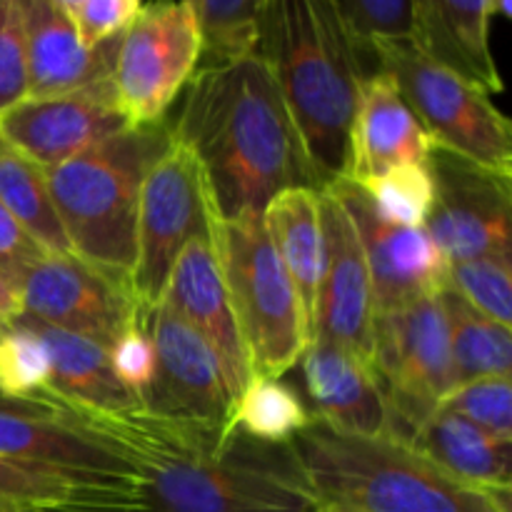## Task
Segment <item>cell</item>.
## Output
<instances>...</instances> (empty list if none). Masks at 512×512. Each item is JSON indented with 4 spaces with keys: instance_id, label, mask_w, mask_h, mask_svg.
<instances>
[{
    "instance_id": "obj_1",
    "label": "cell",
    "mask_w": 512,
    "mask_h": 512,
    "mask_svg": "<svg viewBox=\"0 0 512 512\" xmlns=\"http://www.w3.org/2000/svg\"><path fill=\"white\" fill-rule=\"evenodd\" d=\"M203 165L220 218L263 213L285 188H318L290 110L258 53L205 63L170 123Z\"/></svg>"
},
{
    "instance_id": "obj_2",
    "label": "cell",
    "mask_w": 512,
    "mask_h": 512,
    "mask_svg": "<svg viewBox=\"0 0 512 512\" xmlns=\"http://www.w3.org/2000/svg\"><path fill=\"white\" fill-rule=\"evenodd\" d=\"M255 53L278 83L320 188L345 178L360 85L373 63L335 0H265Z\"/></svg>"
},
{
    "instance_id": "obj_3",
    "label": "cell",
    "mask_w": 512,
    "mask_h": 512,
    "mask_svg": "<svg viewBox=\"0 0 512 512\" xmlns=\"http://www.w3.org/2000/svg\"><path fill=\"white\" fill-rule=\"evenodd\" d=\"M318 508L343 512H512L510 493L460 483L393 435H345L313 418L290 443Z\"/></svg>"
},
{
    "instance_id": "obj_4",
    "label": "cell",
    "mask_w": 512,
    "mask_h": 512,
    "mask_svg": "<svg viewBox=\"0 0 512 512\" xmlns=\"http://www.w3.org/2000/svg\"><path fill=\"white\" fill-rule=\"evenodd\" d=\"M170 133V120L150 128H125L43 170L73 255L128 288L135 265L140 183L168 145Z\"/></svg>"
},
{
    "instance_id": "obj_5",
    "label": "cell",
    "mask_w": 512,
    "mask_h": 512,
    "mask_svg": "<svg viewBox=\"0 0 512 512\" xmlns=\"http://www.w3.org/2000/svg\"><path fill=\"white\" fill-rule=\"evenodd\" d=\"M290 445L235 433L210 453H148L140 458L135 512H315Z\"/></svg>"
},
{
    "instance_id": "obj_6",
    "label": "cell",
    "mask_w": 512,
    "mask_h": 512,
    "mask_svg": "<svg viewBox=\"0 0 512 512\" xmlns=\"http://www.w3.org/2000/svg\"><path fill=\"white\" fill-rule=\"evenodd\" d=\"M208 238L248 353L250 378H283L308 348L313 330L263 215L220 218L213 208Z\"/></svg>"
},
{
    "instance_id": "obj_7",
    "label": "cell",
    "mask_w": 512,
    "mask_h": 512,
    "mask_svg": "<svg viewBox=\"0 0 512 512\" xmlns=\"http://www.w3.org/2000/svg\"><path fill=\"white\" fill-rule=\"evenodd\" d=\"M373 70H383L428 133L433 148L512 180V128L490 95L430 58L415 40L368 45Z\"/></svg>"
},
{
    "instance_id": "obj_8",
    "label": "cell",
    "mask_w": 512,
    "mask_h": 512,
    "mask_svg": "<svg viewBox=\"0 0 512 512\" xmlns=\"http://www.w3.org/2000/svg\"><path fill=\"white\" fill-rule=\"evenodd\" d=\"M370 365L388 400L390 435L408 440L458 385L440 293L375 313Z\"/></svg>"
},
{
    "instance_id": "obj_9",
    "label": "cell",
    "mask_w": 512,
    "mask_h": 512,
    "mask_svg": "<svg viewBox=\"0 0 512 512\" xmlns=\"http://www.w3.org/2000/svg\"><path fill=\"white\" fill-rule=\"evenodd\" d=\"M203 60L198 10L185 0L143 3L120 35L110 80L128 128L168 120L170 105L188 88Z\"/></svg>"
},
{
    "instance_id": "obj_10",
    "label": "cell",
    "mask_w": 512,
    "mask_h": 512,
    "mask_svg": "<svg viewBox=\"0 0 512 512\" xmlns=\"http://www.w3.org/2000/svg\"><path fill=\"white\" fill-rule=\"evenodd\" d=\"M213 208L203 165L183 140L170 133L168 145L145 170L138 195L130 288L143 308L160 303L185 243L195 235H208Z\"/></svg>"
},
{
    "instance_id": "obj_11",
    "label": "cell",
    "mask_w": 512,
    "mask_h": 512,
    "mask_svg": "<svg viewBox=\"0 0 512 512\" xmlns=\"http://www.w3.org/2000/svg\"><path fill=\"white\" fill-rule=\"evenodd\" d=\"M0 458L113 490H135L140 478L135 450L38 400H0Z\"/></svg>"
},
{
    "instance_id": "obj_12",
    "label": "cell",
    "mask_w": 512,
    "mask_h": 512,
    "mask_svg": "<svg viewBox=\"0 0 512 512\" xmlns=\"http://www.w3.org/2000/svg\"><path fill=\"white\" fill-rule=\"evenodd\" d=\"M148 333L155 378L143 400L145 410L170 423L233 435V390L208 340L165 303L150 308Z\"/></svg>"
},
{
    "instance_id": "obj_13",
    "label": "cell",
    "mask_w": 512,
    "mask_h": 512,
    "mask_svg": "<svg viewBox=\"0 0 512 512\" xmlns=\"http://www.w3.org/2000/svg\"><path fill=\"white\" fill-rule=\"evenodd\" d=\"M15 288L23 318L83 335L105 350L150 313L128 285L115 283L73 253H45L20 273Z\"/></svg>"
},
{
    "instance_id": "obj_14",
    "label": "cell",
    "mask_w": 512,
    "mask_h": 512,
    "mask_svg": "<svg viewBox=\"0 0 512 512\" xmlns=\"http://www.w3.org/2000/svg\"><path fill=\"white\" fill-rule=\"evenodd\" d=\"M435 200L425 230L445 260L512 253V180L433 148Z\"/></svg>"
},
{
    "instance_id": "obj_15",
    "label": "cell",
    "mask_w": 512,
    "mask_h": 512,
    "mask_svg": "<svg viewBox=\"0 0 512 512\" xmlns=\"http://www.w3.org/2000/svg\"><path fill=\"white\" fill-rule=\"evenodd\" d=\"M323 273L315 300L313 338L345 345L370 363L375 295L353 218L330 188H320Z\"/></svg>"
},
{
    "instance_id": "obj_16",
    "label": "cell",
    "mask_w": 512,
    "mask_h": 512,
    "mask_svg": "<svg viewBox=\"0 0 512 512\" xmlns=\"http://www.w3.org/2000/svg\"><path fill=\"white\" fill-rule=\"evenodd\" d=\"M345 205L358 228L373 280L375 313L400 308L448 288V260L425 228H405L380 218L368 195L348 178L325 185Z\"/></svg>"
},
{
    "instance_id": "obj_17",
    "label": "cell",
    "mask_w": 512,
    "mask_h": 512,
    "mask_svg": "<svg viewBox=\"0 0 512 512\" xmlns=\"http://www.w3.org/2000/svg\"><path fill=\"white\" fill-rule=\"evenodd\" d=\"M125 128L110 78L53 98H25L0 115V135L43 170Z\"/></svg>"
},
{
    "instance_id": "obj_18",
    "label": "cell",
    "mask_w": 512,
    "mask_h": 512,
    "mask_svg": "<svg viewBox=\"0 0 512 512\" xmlns=\"http://www.w3.org/2000/svg\"><path fill=\"white\" fill-rule=\"evenodd\" d=\"M315 420L345 435H390V408L373 365L345 345L310 338L300 355Z\"/></svg>"
},
{
    "instance_id": "obj_19",
    "label": "cell",
    "mask_w": 512,
    "mask_h": 512,
    "mask_svg": "<svg viewBox=\"0 0 512 512\" xmlns=\"http://www.w3.org/2000/svg\"><path fill=\"white\" fill-rule=\"evenodd\" d=\"M160 303L175 310L208 340L223 365L233 398L238 400L250 380V363L208 235H195L180 250Z\"/></svg>"
},
{
    "instance_id": "obj_20",
    "label": "cell",
    "mask_w": 512,
    "mask_h": 512,
    "mask_svg": "<svg viewBox=\"0 0 512 512\" xmlns=\"http://www.w3.org/2000/svg\"><path fill=\"white\" fill-rule=\"evenodd\" d=\"M28 98H53L113 75L118 38L95 48L80 43L68 10L53 0H23Z\"/></svg>"
},
{
    "instance_id": "obj_21",
    "label": "cell",
    "mask_w": 512,
    "mask_h": 512,
    "mask_svg": "<svg viewBox=\"0 0 512 512\" xmlns=\"http://www.w3.org/2000/svg\"><path fill=\"white\" fill-rule=\"evenodd\" d=\"M430 153L433 143L393 78L383 70L365 75L350 128L345 178L363 183L393 165H428Z\"/></svg>"
},
{
    "instance_id": "obj_22",
    "label": "cell",
    "mask_w": 512,
    "mask_h": 512,
    "mask_svg": "<svg viewBox=\"0 0 512 512\" xmlns=\"http://www.w3.org/2000/svg\"><path fill=\"white\" fill-rule=\"evenodd\" d=\"M18 320L28 323L48 348L50 370H53L45 390L48 403H58L73 415H93V418H123L145 410L143 400L115 378L108 350L103 345L40 320L23 318V315Z\"/></svg>"
},
{
    "instance_id": "obj_23",
    "label": "cell",
    "mask_w": 512,
    "mask_h": 512,
    "mask_svg": "<svg viewBox=\"0 0 512 512\" xmlns=\"http://www.w3.org/2000/svg\"><path fill=\"white\" fill-rule=\"evenodd\" d=\"M415 18V43L485 90L503 93V75L490 48L488 0H410Z\"/></svg>"
},
{
    "instance_id": "obj_24",
    "label": "cell",
    "mask_w": 512,
    "mask_h": 512,
    "mask_svg": "<svg viewBox=\"0 0 512 512\" xmlns=\"http://www.w3.org/2000/svg\"><path fill=\"white\" fill-rule=\"evenodd\" d=\"M405 443L460 483L493 493H510V440L498 438L450 410L438 408L428 415Z\"/></svg>"
},
{
    "instance_id": "obj_25",
    "label": "cell",
    "mask_w": 512,
    "mask_h": 512,
    "mask_svg": "<svg viewBox=\"0 0 512 512\" xmlns=\"http://www.w3.org/2000/svg\"><path fill=\"white\" fill-rule=\"evenodd\" d=\"M263 225L278 253L280 263L288 270L310 330L315 318L320 273H323V225H320V190L318 188H285L275 193L263 208Z\"/></svg>"
},
{
    "instance_id": "obj_26",
    "label": "cell",
    "mask_w": 512,
    "mask_h": 512,
    "mask_svg": "<svg viewBox=\"0 0 512 512\" xmlns=\"http://www.w3.org/2000/svg\"><path fill=\"white\" fill-rule=\"evenodd\" d=\"M448 318L450 350L458 383L478 378H510L512 373V333L510 325L495 323L470 308L455 290L440 293Z\"/></svg>"
},
{
    "instance_id": "obj_27",
    "label": "cell",
    "mask_w": 512,
    "mask_h": 512,
    "mask_svg": "<svg viewBox=\"0 0 512 512\" xmlns=\"http://www.w3.org/2000/svg\"><path fill=\"white\" fill-rule=\"evenodd\" d=\"M0 203L43 245L45 253H73L50 200L43 168L0 135Z\"/></svg>"
},
{
    "instance_id": "obj_28",
    "label": "cell",
    "mask_w": 512,
    "mask_h": 512,
    "mask_svg": "<svg viewBox=\"0 0 512 512\" xmlns=\"http://www.w3.org/2000/svg\"><path fill=\"white\" fill-rule=\"evenodd\" d=\"M313 423V413L293 385L280 378H250L233 405L230 430L258 443L290 445Z\"/></svg>"
},
{
    "instance_id": "obj_29",
    "label": "cell",
    "mask_w": 512,
    "mask_h": 512,
    "mask_svg": "<svg viewBox=\"0 0 512 512\" xmlns=\"http://www.w3.org/2000/svg\"><path fill=\"white\" fill-rule=\"evenodd\" d=\"M135 490L78 483L65 475L0 458V508H75V505L130 503Z\"/></svg>"
},
{
    "instance_id": "obj_30",
    "label": "cell",
    "mask_w": 512,
    "mask_h": 512,
    "mask_svg": "<svg viewBox=\"0 0 512 512\" xmlns=\"http://www.w3.org/2000/svg\"><path fill=\"white\" fill-rule=\"evenodd\" d=\"M358 185L383 220L405 228H425L435 200V180L428 165H393Z\"/></svg>"
},
{
    "instance_id": "obj_31",
    "label": "cell",
    "mask_w": 512,
    "mask_h": 512,
    "mask_svg": "<svg viewBox=\"0 0 512 512\" xmlns=\"http://www.w3.org/2000/svg\"><path fill=\"white\" fill-rule=\"evenodd\" d=\"M50 375L48 348L28 323L15 320L0 330V398L48 403Z\"/></svg>"
},
{
    "instance_id": "obj_32",
    "label": "cell",
    "mask_w": 512,
    "mask_h": 512,
    "mask_svg": "<svg viewBox=\"0 0 512 512\" xmlns=\"http://www.w3.org/2000/svg\"><path fill=\"white\" fill-rule=\"evenodd\" d=\"M265 0H198L205 63L255 53Z\"/></svg>"
},
{
    "instance_id": "obj_33",
    "label": "cell",
    "mask_w": 512,
    "mask_h": 512,
    "mask_svg": "<svg viewBox=\"0 0 512 512\" xmlns=\"http://www.w3.org/2000/svg\"><path fill=\"white\" fill-rule=\"evenodd\" d=\"M448 288L485 318L503 325L512 323L510 255H485V258L450 263Z\"/></svg>"
},
{
    "instance_id": "obj_34",
    "label": "cell",
    "mask_w": 512,
    "mask_h": 512,
    "mask_svg": "<svg viewBox=\"0 0 512 512\" xmlns=\"http://www.w3.org/2000/svg\"><path fill=\"white\" fill-rule=\"evenodd\" d=\"M440 408L470 420L478 428L512 440V385L510 378H478L458 383Z\"/></svg>"
},
{
    "instance_id": "obj_35",
    "label": "cell",
    "mask_w": 512,
    "mask_h": 512,
    "mask_svg": "<svg viewBox=\"0 0 512 512\" xmlns=\"http://www.w3.org/2000/svg\"><path fill=\"white\" fill-rule=\"evenodd\" d=\"M335 5L365 50L375 40H415L410 0H335Z\"/></svg>"
},
{
    "instance_id": "obj_36",
    "label": "cell",
    "mask_w": 512,
    "mask_h": 512,
    "mask_svg": "<svg viewBox=\"0 0 512 512\" xmlns=\"http://www.w3.org/2000/svg\"><path fill=\"white\" fill-rule=\"evenodd\" d=\"M28 98L23 0H0V115Z\"/></svg>"
},
{
    "instance_id": "obj_37",
    "label": "cell",
    "mask_w": 512,
    "mask_h": 512,
    "mask_svg": "<svg viewBox=\"0 0 512 512\" xmlns=\"http://www.w3.org/2000/svg\"><path fill=\"white\" fill-rule=\"evenodd\" d=\"M108 358L110 365H113L115 378L130 393L145 400L155 378V348L148 333V318L125 328L108 348Z\"/></svg>"
},
{
    "instance_id": "obj_38",
    "label": "cell",
    "mask_w": 512,
    "mask_h": 512,
    "mask_svg": "<svg viewBox=\"0 0 512 512\" xmlns=\"http://www.w3.org/2000/svg\"><path fill=\"white\" fill-rule=\"evenodd\" d=\"M140 8L143 0H80L70 10V20L78 30L80 43L95 48L123 35Z\"/></svg>"
},
{
    "instance_id": "obj_39",
    "label": "cell",
    "mask_w": 512,
    "mask_h": 512,
    "mask_svg": "<svg viewBox=\"0 0 512 512\" xmlns=\"http://www.w3.org/2000/svg\"><path fill=\"white\" fill-rule=\"evenodd\" d=\"M43 255V245L0 203V273H5L15 283L20 273Z\"/></svg>"
},
{
    "instance_id": "obj_40",
    "label": "cell",
    "mask_w": 512,
    "mask_h": 512,
    "mask_svg": "<svg viewBox=\"0 0 512 512\" xmlns=\"http://www.w3.org/2000/svg\"><path fill=\"white\" fill-rule=\"evenodd\" d=\"M23 315L18 288L5 273H0V330L10 328Z\"/></svg>"
},
{
    "instance_id": "obj_41",
    "label": "cell",
    "mask_w": 512,
    "mask_h": 512,
    "mask_svg": "<svg viewBox=\"0 0 512 512\" xmlns=\"http://www.w3.org/2000/svg\"><path fill=\"white\" fill-rule=\"evenodd\" d=\"M0 512H135V498L130 503L113 505H75V508H0Z\"/></svg>"
},
{
    "instance_id": "obj_42",
    "label": "cell",
    "mask_w": 512,
    "mask_h": 512,
    "mask_svg": "<svg viewBox=\"0 0 512 512\" xmlns=\"http://www.w3.org/2000/svg\"><path fill=\"white\" fill-rule=\"evenodd\" d=\"M490 18H510L512 15V0H488Z\"/></svg>"
},
{
    "instance_id": "obj_43",
    "label": "cell",
    "mask_w": 512,
    "mask_h": 512,
    "mask_svg": "<svg viewBox=\"0 0 512 512\" xmlns=\"http://www.w3.org/2000/svg\"><path fill=\"white\" fill-rule=\"evenodd\" d=\"M53 3H58L60 8H63V10H68V13H70V10H73L75 5L80 3V0H53Z\"/></svg>"
},
{
    "instance_id": "obj_44",
    "label": "cell",
    "mask_w": 512,
    "mask_h": 512,
    "mask_svg": "<svg viewBox=\"0 0 512 512\" xmlns=\"http://www.w3.org/2000/svg\"><path fill=\"white\" fill-rule=\"evenodd\" d=\"M315 512H343V510H333V508H318Z\"/></svg>"
},
{
    "instance_id": "obj_45",
    "label": "cell",
    "mask_w": 512,
    "mask_h": 512,
    "mask_svg": "<svg viewBox=\"0 0 512 512\" xmlns=\"http://www.w3.org/2000/svg\"><path fill=\"white\" fill-rule=\"evenodd\" d=\"M185 3H190V5H193V8H198V0H185Z\"/></svg>"
},
{
    "instance_id": "obj_46",
    "label": "cell",
    "mask_w": 512,
    "mask_h": 512,
    "mask_svg": "<svg viewBox=\"0 0 512 512\" xmlns=\"http://www.w3.org/2000/svg\"><path fill=\"white\" fill-rule=\"evenodd\" d=\"M0 400H5V398H0ZM20 403H23V400H20Z\"/></svg>"
}]
</instances>
